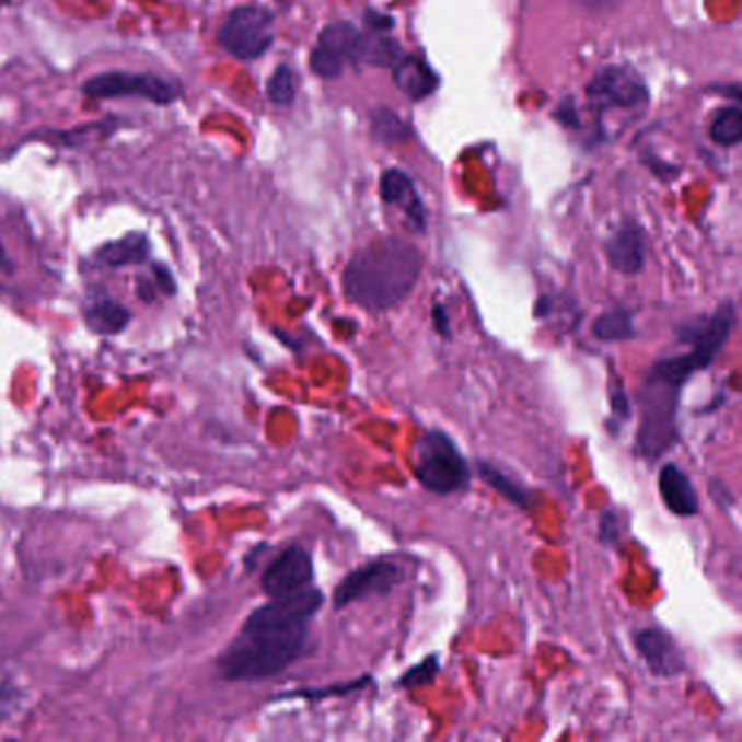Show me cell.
Masks as SVG:
<instances>
[{
    "label": "cell",
    "mask_w": 742,
    "mask_h": 742,
    "mask_svg": "<svg viewBox=\"0 0 742 742\" xmlns=\"http://www.w3.org/2000/svg\"><path fill=\"white\" fill-rule=\"evenodd\" d=\"M658 488L664 506L680 519L697 517L699 512V495L695 490L693 479L677 466L664 464L658 475Z\"/></svg>",
    "instance_id": "obj_12"
},
{
    "label": "cell",
    "mask_w": 742,
    "mask_h": 742,
    "mask_svg": "<svg viewBox=\"0 0 742 742\" xmlns=\"http://www.w3.org/2000/svg\"><path fill=\"white\" fill-rule=\"evenodd\" d=\"M394 83L405 96L418 101V98L429 96L436 90L438 79H436L433 70L422 59L405 57V59L396 61Z\"/></svg>",
    "instance_id": "obj_15"
},
{
    "label": "cell",
    "mask_w": 742,
    "mask_h": 742,
    "mask_svg": "<svg viewBox=\"0 0 742 742\" xmlns=\"http://www.w3.org/2000/svg\"><path fill=\"white\" fill-rule=\"evenodd\" d=\"M312 579L314 561L310 552L301 545H292L268 564L262 577V588L270 599H275L312 586Z\"/></svg>",
    "instance_id": "obj_9"
},
{
    "label": "cell",
    "mask_w": 742,
    "mask_h": 742,
    "mask_svg": "<svg viewBox=\"0 0 742 742\" xmlns=\"http://www.w3.org/2000/svg\"><path fill=\"white\" fill-rule=\"evenodd\" d=\"M737 327L734 301H723L715 314L688 323L682 332V345L688 351L671 358H660L645 376L638 394L640 425L636 433V455L647 462H658L680 440L677 407L684 385L693 374L715 364L726 349Z\"/></svg>",
    "instance_id": "obj_1"
},
{
    "label": "cell",
    "mask_w": 742,
    "mask_h": 742,
    "mask_svg": "<svg viewBox=\"0 0 742 742\" xmlns=\"http://www.w3.org/2000/svg\"><path fill=\"white\" fill-rule=\"evenodd\" d=\"M592 336L601 343H627V340H634L638 332L634 327V316L627 310L616 308L594 318Z\"/></svg>",
    "instance_id": "obj_18"
},
{
    "label": "cell",
    "mask_w": 742,
    "mask_h": 742,
    "mask_svg": "<svg viewBox=\"0 0 742 742\" xmlns=\"http://www.w3.org/2000/svg\"><path fill=\"white\" fill-rule=\"evenodd\" d=\"M712 140L719 147H737L742 138V114L739 107H730L721 112L710 129Z\"/></svg>",
    "instance_id": "obj_21"
},
{
    "label": "cell",
    "mask_w": 742,
    "mask_h": 742,
    "mask_svg": "<svg viewBox=\"0 0 742 742\" xmlns=\"http://www.w3.org/2000/svg\"><path fill=\"white\" fill-rule=\"evenodd\" d=\"M381 127L390 131L385 140H403L409 136V129L398 120V116H394L387 109H379L372 114V129H381Z\"/></svg>",
    "instance_id": "obj_25"
},
{
    "label": "cell",
    "mask_w": 742,
    "mask_h": 742,
    "mask_svg": "<svg viewBox=\"0 0 742 742\" xmlns=\"http://www.w3.org/2000/svg\"><path fill=\"white\" fill-rule=\"evenodd\" d=\"M431 318H433V327L436 332L442 336V338H451V325H449V316H447V310L442 305H436L433 312H431Z\"/></svg>",
    "instance_id": "obj_27"
},
{
    "label": "cell",
    "mask_w": 742,
    "mask_h": 742,
    "mask_svg": "<svg viewBox=\"0 0 742 742\" xmlns=\"http://www.w3.org/2000/svg\"><path fill=\"white\" fill-rule=\"evenodd\" d=\"M216 39L218 46L235 59H259L275 42L273 13L259 4L235 7L218 26Z\"/></svg>",
    "instance_id": "obj_6"
},
{
    "label": "cell",
    "mask_w": 742,
    "mask_h": 742,
    "mask_svg": "<svg viewBox=\"0 0 742 742\" xmlns=\"http://www.w3.org/2000/svg\"><path fill=\"white\" fill-rule=\"evenodd\" d=\"M0 268H4L7 273L11 270V262H9V257H7L4 248H2V244H0Z\"/></svg>",
    "instance_id": "obj_29"
},
{
    "label": "cell",
    "mask_w": 742,
    "mask_h": 742,
    "mask_svg": "<svg viewBox=\"0 0 742 742\" xmlns=\"http://www.w3.org/2000/svg\"><path fill=\"white\" fill-rule=\"evenodd\" d=\"M634 645L642 656L649 671L658 677H673L682 675L688 669L684 651L680 649L677 640L660 627L640 629L634 636Z\"/></svg>",
    "instance_id": "obj_10"
},
{
    "label": "cell",
    "mask_w": 742,
    "mask_h": 742,
    "mask_svg": "<svg viewBox=\"0 0 742 742\" xmlns=\"http://www.w3.org/2000/svg\"><path fill=\"white\" fill-rule=\"evenodd\" d=\"M592 103L601 107H636L647 98L642 81L625 68H607L599 72L586 88Z\"/></svg>",
    "instance_id": "obj_11"
},
{
    "label": "cell",
    "mask_w": 742,
    "mask_h": 742,
    "mask_svg": "<svg viewBox=\"0 0 742 742\" xmlns=\"http://www.w3.org/2000/svg\"><path fill=\"white\" fill-rule=\"evenodd\" d=\"M398 59H401V46L394 37L381 35V33L362 35L358 61H367L372 66H392Z\"/></svg>",
    "instance_id": "obj_20"
},
{
    "label": "cell",
    "mask_w": 742,
    "mask_h": 742,
    "mask_svg": "<svg viewBox=\"0 0 742 742\" xmlns=\"http://www.w3.org/2000/svg\"><path fill=\"white\" fill-rule=\"evenodd\" d=\"M414 475L433 495H455L468 488V462L444 431H427L416 449Z\"/></svg>",
    "instance_id": "obj_4"
},
{
    "label": "cell",
    "mask_w": 742,
    "mask_h": 742,
    "mask_svg": "<svg viewBox=\"0 0 742 742\" xmlns=\"http://www.w3.org/2000/svg\"><path fill=\"white\" fill-rule=\"evenodd\" d=\"M297 96V77L294 70L286 63L277 66V70L273 72V77L268 79V98L275 105H292Z\"/></svg>",
    "instance_id": "obj_22"
},
{
    "label": "cell",
    "mask_w": 742,
    "mask_h": 742,
    "mask_svg": "<svg viewBox=\"0 0 742 742\" xmlns=\"http://www.w3.org/2000/svg\"><path fill=\"white\" fill-rule=\"evenodd\" d=\"M610 405H612V418L605 420L610 431L621 429L629 418H631V405H629V396L625 392L623 379L614 376L610 381Z\"/></svg>",
    "instance_id": "obj_23"
},
{
    "label": "cell",
    "mask_w": 742,
    "mask_h": 742,
    "mask_svg": "<svg viewBox=\"0 0 742 742\" xmlns=\"http://www.w3.org/2000/svg\"><path fill=\"white\" fill-rule=\"evenodd\" d=\"M81 94L92 101L105 98H142L153 105L166 107L182 98V85L155 74L134 70H103L81 83Z\"/></svg>",
    "instance_id": "obj_5"
},
{
    "label": "cell",
    "mask_w": 742,
    "mask_h": 742,
    "mask_svg": "<svg viewBox=\"0 0 742 742\" xmlns=\"http://www.w3.org/2000/svg\"><path fill=\"white\" fill-rule=\"evenodd\" d=\"M149 253H151L149 237L144 233H129L116 242L103 244L96 251V259L109 268H120L147 262Z\"/></svg>",
    "instance_id": "obj_16"
},
{
    "label": "cell",
    "mask_w": 742,
    "mask_h": 742,
    "mask_svg": "<svg viewBox=\"0 0 742 742\" xmlns=\"http://www.w3.org/2000/svg\"><path fill=\"white\" fill-rule=\"evenodd\" d=\"M155 279H158V288L162 290V292H166V294H175V290H177V286H175V279H173V275H171V270L166 268V266H155Z\"/></svg>",
    "instance_id": "obj_28"
},
{
    "label": "cell",
    "mask_w": 742,
    "mask_h": 742,
    "mask_svg": "<svg viewBox=\"0 0 742 742\" xmlns=\"http://www.w3.org/2000/svg\"><path fill=\"white\" fill-rule=\"evenodd\" d=\"M599 538L603 545H616L621 538V519L616 512L607 510L599 519Z\"/></svg>",
    "instance_id": "obj_26"
},
{
    "label": "cell",
    "mask_w": 742,
    "mask_h": 742,
    "mask_svg": "<svg viewBox=\"0 0 742 742\" xmlns=\"http://www.w3.org/2000/svg\"><path fill=\"white\" fill-rule=\"evenodd\" d=\"M318 588L275 596L257 607L220 656V673L233 682H259L288 669L308 642L310 621L323 607Z\"/></svg>",
    "instance_id": "obj_2"
},
{
    "label": "cell",
    "mask_w": 742,
    "mask_h": 742,
    "mask_svg": "<svg viewBox=\"0 0 742 742\" xmlns=\"http://www.w3.org/2000/svg\"><path fill=\"white\" fill-rule=\"evenodd\" d=\"M477 471H479V475H482V479L490 486V488H495L503 499H508L510 503H514V506H519V508H530V490L527 488H523L519 482H514L510 475H506L499 466H495V464H490V462H479L477 464Z\"/></svg>",
    "instance_id": "obj_19"
},
{
    "label": "cell",
    "mask_w": 742,
    "mask_h": 742,
    "mask_svg": "<svg viewBox=\"0 0 742 742\" xmlns=\"http://www.w3.org/2000/svg\"><path fill=\"white\" fill-rule=\"evenodd\" d=\"M362 33L349 22H334L329 24L318 44L312 50L310 66L323 79H334L343 72L347 61H358Z\"/></svg>",
    "instance_id": "obj_8"
},
{
    "label": "cell",
    "mask_w": 742,
    "mask_h": 742,
    "mask_svg": "<svg viewBox=\"0 0 742 742\" xmlns=\"http://www.w3.org/2000/svg\"><path fill=\"white\" fill-rule=\"evenodd\" d=\"M381 196L385 202L396 205L405 211L407 220L420 231L425 227V213H422V205L416 196L414 184L409 182V177L401 171H387L381 179Z\"/></svg>",
    "instance_id": "obj_14"
},
{
    "label": "cell",
    "mask_w": 742,
    "mask_h": 742,
    "mask_svg": "<svg viewBox=\"0 0 742 742\" xmlns=\"http://www.w3.org/2000/svg\"><path fill=\"white\" fill-rule=\"evenodd\" d=\"M405 579L398 561L381 557L351 570L334 590V607L343 610L356 601L392 592Z\"/></svg>",
    "instance_id": "obj_7"
},
{
    "label": "cell",
    "mask_w": 742,
    "mask_h": 742,
    "mask_svg": "<svg viewBox=\"0 0 742 742\" xmlns=\"http://www.w3.org/2000/svg\"><path fill=\"white\" fill-rule=\"evenodd\" d=\"M610 266L623 275H638L647 259V240L640 227L627 224L618 229L605 244Z\"/></svg>",
    "instance_id": "obj_13"
},
{
    "label": "cell",
    "mask_w": 742,
    "mask_h": 742,
    "mask_svg": "<svg viewBox=\"0 0 742 742\" xmlns=\"http://www.w3.org/2000/svg\"><path fill=\"white\" fill-rule=\"evenodd\" d=\"M129 318V312L109 297L92 299L85 308V321L98 334H118L127 327Z\"/></svg>",
    "instance_id": "obj_17"
},
{
    "label": "cell",
    "mask_w": 742,
    "mask_h": 742,
    "mask_svg": "<svg viewBox=\"0 0 742 742\" xmlns=\"http://www.w3.org/2000/svg\"><path fill=\"white\" fill-rule=\"evenodd\" d=\"M422 257L401 237H379L360 248L343 273V288L351 303L369 312L401 305L416 288Z\"/></svg>",
    "instance_id": "obj_3"
},
{
    "label": "cell",
    "mask_w": 742,
    "mask_h": 742,
    "mask_svg": "<svg viewBox=\"0 0 742 742\" xmlns=\"http://www.w3.org/2000/svg\"><path fill=\"white\" fill-rule=\"evenodd\" d=\"M438 671H440L438 658H436V656H429V658H425L420 664L411 666V669L398 680V686H403V688H420V686H427V684H431V682L436 680Z\"/></svg>",
    "instance_id": "obj_24"
}]
</instances>
